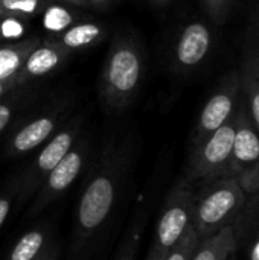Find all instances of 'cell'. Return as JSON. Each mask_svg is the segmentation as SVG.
I'll return each mask as SVG.
<instances>
[{
  "mask_svg": "<svg viewBox=\"0 0 259 260\" xmlns=\"http://www.w3.org/2000/svg\"><path fill=\"white\" fill-rule=\"evenodd\" d=\"M46 0H0V17H29L38 14Z\"/></svg>",
  "mask_w": 259,
  "mask_h": 260,
  "instance_id": "ffe728a7",
  "label": "cell"
},
{
  "mask_svg": "<svg viewBox=\"0 0 259 260\" xmlns=\"http://www.w3.org/2000/svg\"><path fill=\"white\" fill-rule=\"evenodd\" d=\"M238 248L235 227L229 225L217 235L202 239L191 260H231Z\"/></svg>",
  "mask_w": 259,
  "mask_h": 260,
  "instance_id": "9a60e30c",
  "label": "cell"
},
{
  "mask_svg": "<svg viewBox=\"0 0 259 260\" xmlns=\"http://www.w3.org/2000/svg\"><path fill=\"white\" fill-rule=\"evenodd\" d=\"M214 43V35L203 21L188 23L174 46V64L180 72L197 69L209 55Z\"/></svg>",
  "mask_w": 259,
  "mask_h": 260,
  "instance_id": "8fae6325",
  "label": "cell"
},
{
  "mask_svg": "<svg viewBox=\"0 0 259 260\" xmlns=\"http://www.w3.org/2000/svg\"><path fill=\"white\" fill-rule=\"evenodd\" d=\"M198 242H200V239L191 224L189 229L186 230V233L183 235V238L180 239V242L165 256L163 260H191Z\"/></svg>",
  "mask_w": 259,
  "mask_h": 260,
  "instance_id": "7402d4cb",
  "label": "cell"
},
{
  "mask_svg": "<svg viewBox=\"0 0 259 260\" xmlns=\"http://www.w3.org/2000/svg\"><path fill=\"white\" fill-rule=\"evenodd\" d=\"M93 137L90 131L84 129V133L79 136L73 148L50 171V174L46 177L40 189L32 197L31 206L27 209V218L38 216L60 197H63L73 186V183L85 174L93 157Z\"/></svg>",
  "mask_w": 259,
  "mask_h": 260,
  "instance_id": "8992f818",
  "label": "cell"
},
{
  "mask_svg": "<svg viewBox=\"0 0 259 260\" xmlns=\"http://www.w3.org/2000/svg\"><path fill=\"white\" fill-rule=\"evenodd\" d=\"M53 229L49 224L37 225L26 232L11 248L5 260H35L38 259L55 241Z\"/></svg>",
  "mask_w": 259,
  "mask_h": 260,
  "instance_id": "5bb4252c",
  "label": "cell"
},
{
  "mask_svg": "<svg viewBox=\"0 0 259 260\" xmlns=\"http://www.w3.org/2000/svg\"><path fill=\"white\" fill-rule=\"evenodd\" d=\"M17 195H18V178L15 174L0 192V229L5 225L6 219L9 218L12 207L17 203Z\"/></svg>",
  "mask_w": 259,
  "mask_h": 260,
  "instance_id": "603a6c76",
  "label": "cell"
},
{
  "mask_svg": "<svg viewBox=\"0 0 259 260\" xmlns=\"http://www.w3.org/2000/svg\"><path fill=\"white\" fill-rule=\"evenodd\" d=\"M134 133H114L95 148L84 174L64 260H92L101 250L128 190L137 155Z\"/></svg>",
  "mask_w": 259,
  "mask_h": 260,
  "instance_id": "6da1fadb",
  "label": "cell"
},
{
  "mask_svg": "<svg viewBox=\"0 0 259 260\" xmlns=\"http://www.w3.org/2000/svg\"><path fill=\"white\" fill-rule=\"evenodd\" d=\"M226 177H234L246 197L259 193V133L247 114L243 99L237 108L232 158Z\"/></svg>",
  "mask_w": 259,
  "mask_h": 260,
  "instance_id": "9c48e42d",
  "label": "cell"
},
{
  "mask_svg": "<svg viewBox=\"0 0 259 260\" xmlns=\"http://www.w3.org/2000/svg\"><path fill=\"white\" fill-rule=\"evenodd\" d=\"M231 260H235V256H234V257H232V259H231Z\"/></svg>",
  "mask_w": 259,
  "mask_h": 260,
  "instance_id": "1f68e13d",
  "label": "cell"
},
{
  "mask_svg": "<svg viewBox=\"0 0 259 260\" xmlns=\"http://www.w3.org/2000/svg\"><path fill=\"white\" fill-rule=\"evenodd\" d=\"M90 5H93V6H96V8H104L105 5H108V2L110 0H87Z\"/></svg>",
  "mask_w": 259,
  "mask_h": 260,
  "instance_id": "f1b7e54d",
  "label": "cell"
},
{
  "mask_svg": "<svg viewBox=\"0 0 259 260\" xmlns=\"http://www.w3.org/2000/svg\"><path fill=\"white\" fill-rule=\"evenodd\" d=\"M195 186L183 177L165 197L145 260H163L192 224Z\"/></svg>",
  "mask_w": 259,
  "mask_h": 260,
  "instance_id": "277c9868",
  "label": "cell"
},
{
  "mask_svg": "<svg viewBox=\"0 0 259 260\" xmlns=\"http://www.w3.org/2000/svg\"><path fill=\"white\" fill-rule=\"evenodd\" d=\"M60 257H61V248H60L58 241L55 239V241L50 244V247H49L38 259L35 260H60Z\"/></svg>",
  "mask_w": 259,
  "mask_h": 260,
  "instance_id": "484cf974",
  "label": "cell"
},
{
  "mask_svg": "<svg viewBox=\"0 0 259 260\" xmlns=\"http://www.w3.org/2000/svg\"><path fill=\"white\" fill-rule=\"evenodd\" d=\"M67 55H69V50H66L63 46L56 44L52 40H47L43 44H38L29 53V56L26 58L23 67L20 69L17 75L20 85L24 87L34 79H38L52 73L67 58Z\"/></svg>",
  "mask_w": 259,
  "mask_h": 260,
  "instance_id": "7c38bea8",
  "label": "cell"
},
{
  "mask_svg": "<svg viewBox=\"0 0 259 260\" xmlns=\"http://www.w3.org/2000/svg\"><path fill=\"white\" fill-rule=\"evenodd\" d=\"M246 200V193L234 177H220L195 186L192 227L198 239L211 238L234 225Z\"/></svg>",
  "mask_w": 259,
  "mask_h": 260,
  "instance_id": "3957f363",
  "label": "cell"
},
{
  "mask_svg": "<svg viewBox=\"0 0 259 260\" xmlns=\"http://www.w3.org/2000/svg\"><path fill=\"white\" fill-rule=\"evenodd\" d=\"M20 87H21V85H20L17 76H12V78H8V79L0 81V99L5 98L6 94H9L11 91L20 88Z\"/></svg>",
  "mask_w": 259,
  "mask_h": 260,
  "instance_id": "d4e9b609",
  "label": "cell"
},
{
  "mask_svg": "<svg viewBox=\"0 0 259 260\" xmlns=\"http://www.w3.org/2000/svg\"><path fill=\"white\" fill-rule=\"evenodd\" d=\"M202 2L212 21L217 24H223L227 20L235 0H202Z\"/></svg>",
  "mask_w": 259,
  "mask_h": 260,
  "instance_id": "cb8c5ba5",
  "label": "cell"
},
{
  "mask_svg": "<svg viewBox=\"0 0 259 260\" xmlns=\"http://www.w3.org/2000/svg\"><path fill=\"white\" fill-rule=\"evenodd\" d=\"M237 128L235 114L202 143L189 149V157L183 178L192 186L226 177L232 158V148Z\"/></svg>",
  "mask_w": 259,
  "mask_h": 260,
  "instance_id": "52a82bcc",
  "label": "cell"
},
{
  "mask_svg": "<svg viewBox=\"0 0 259 260\" xmlns=\"http://www.w3.org/2000/svg\"><path fill=\"white\" fill-rule=\"evenodd\" d=\"M240 101L241 76L240 70H232L221 79V82L200 111V116L191 134L189 149L202 143L208 136L223 126L235 114Z\"/></svg>",
  "mask_w": 259,
  "mask_h": 260,
  "instance_id": "30bf717a",
  "label": "cell"
},
{
  "mask_svg": "<svg viewBox=\"0 0 259 260\" xmlns=\"http://www.w3.org/2000/svg\"><path fill=\"white\" fill-rule=\"evenodd\" d=\"M85 129V114H76L70 117L43 146L38 148V154L17 174L18 178V195L17 203L24 206L26 201L32 200L35 192L40 189L50 171L66 157V154L73 148L79 136Z\"/></svg>",
  "mask_w": 259,
  "mask_h": 260,
  "instance_id": "5b68a950",
  "label": "cell"
},
{
  "mask_svg": "<svg viewBox=\"0 0 259 260\" xmlns=\"http://www.w3.org/2000/svg\"><path fill=\"white\" fill-rule=\"evenodd\" d=\"M246 62L252 64L253 67H256L259 70V41L253 46V47H250V55H249V58L246 59Z\"/></svg>",
  "mask_w": 259,
  "mask_h": 260,
  "instance_id": "4316f807",
  "label": "cell"
},
{
  "mask_svg": "<svg viewBox=\"0 0 259 260\" xmlns=\"http://www.w3.org/2000/svg\"><path fill=\"white\" fill-rule=\"evenodd\" d=\"M67 102H53L35 114L20 119L8 134L3 158L17 160L43 146L70 117Z\"/></svg>",
  "mask_w": 259,
  "mask_h": 260,
  "instance_id": "ba28073f",
  "label": "cell"
},
{
  "mask_svg": "<svg viewBox=\"0 0 259 260\" xmlns=\"http://www.w3.org/2000/svg\"><path fill=\"white\" fill-rule=\"evenodd\" d=\"M34 94L20 87L0 99V134L18 122V114L31 105Z\"/></svg>",
  "mask_w": 259,
  "mask_h": 260,
  "instance_id": "d6986e66",
  "label": "cell"
},
{
  "mask_svg": "<svg viewBox=\"0 0 259 260\" xmlns=\"http://www.w3.org/2000/svg\"><path fill=\"white\" fill-rule=\"evenodd\" d=\"M241 96L247 114L259 133V70L249 62H243L240 69Z\"/></svg>",
  "mask_w": 259,
  "mask_h": 260,
  "instance_id": "ac0fdd59",
  "label": "cell"
},
{
  "mask_svg": "<svg viewBox=\"0 0 259 260\" xmlns=\"http://www.w3.org/2000/svg\"><path fill=\"white\" fill-rule=\"evenodd\" d=\"M40 44L38 38L21 40L0 47V81L17 76L29 53Z\"/></svg>",
  "mask_w": 259,
  "mask_h": 260,
  "instance_id": "e0dca14e",
  "label": "cell"
},
{
  "mask_svg": "<svg viewBox=\"0 0 259 260\" xmlns=\"http://www.w3.org/2000/svg\"><path fill=\"white\" fill-rule=\"evenodd\" d=\"M140 200L142 201L134 207L131 213L128 225L124 232V236L121 238V242L111 260H137L150 218V207L145 195H142Z\"/></svg>",
  "mask_w": 259,
  "mask_h": 260,
  "instance_id": "4fadbf2b",
  "label": "cell"
},
{
  "mask_svg": "<svg viewBox=\"0 0 259 260\" xmlns=\"http://www.w3.org/2000/svg\"><path fill=\"white\" fill-rule=\"evenodd\" d=\"M145 61L140 49L128 38H118L110 47L99 81V96L108 113L128 108L142 85Z\"/></svg>",
  "mask_w": 259,
  "mask_h": 260,
  "instance_id": "7a4b0ae2",
  "label": "cell"
},
{
  "mask_svg": "<svg viewBox=\"0 0 259 260\" xmlns=\"http://www.w3.org/2000/svg\"><path fill=\"white\" fill-rule=\"evenodd\" d=\"M73 24V15L63 6H50L44 12V27L52 34H61Z\"/></svg>",
  "mask_w": 259,
  "mask_h": 260,
  "instance_id": "44dd1931",
  "label": "cell"
},
{
  "mask_svg": "<svg viewBox=\"0 0 259 260\" xmlns=\"http://www.w3.org/2000/svg\"><path fill=\"white\" fill-rule=\"evenodd\" d=\"M105 35V30L101 24L95 21H82V23H75L61 34L55 35L52 41L56 44L63 46L66 50H78V49H85L98 41H101Z\"/></svg>",
  "mask_w": 259,
  "mask_h": 260,
  "instance_id": "2e32d148",
  "label": "cell"
},
{
  "mask_svg": "<svg viewBox=\"0 0 259 260\" xmlns=\"http://www.w3.org/2000/svg\"><path fill=\"white\" fill-rule=\"evenodd\" d=\"M249 260H259V232L255 236L252 245H250V253H249Z\"/></svg>",
  "mask_w": 259,
  "mask_h": 260,
  "instance_id": "83f0119b",
  "label": "cell"
},
{
  "mask_svg": "<svg viewBox=\"0 0 259 260\" xmlns=\"http://www.w3.org/2000/svg\"><path fill=\"white\" fill-rule=\"evenodd\" d=\"M153 2L159 5V3H165V2H168V0H153Z\"/></svg>",
  "mask_w": 259,
  "mask_h": 260,
  "instance_id": "4dcf8cb0",
  "label": "cell"
},
{
  "mask_svg": "<svg viewBox=\"0 0 259 260\" xmlns=\"http://www.w3.org/2000/svg\"><path fill=\"white\" fill-rule=\"evenodd\" d=\"M60 2L70 3V5H76V6H87V5H89L87 0H60Z\"/></svg>",
  "mask_w": 259,
  "mask_h": 260,
  "instance_id": "f546056e",
  "label": "cell"
}]
</instances>
